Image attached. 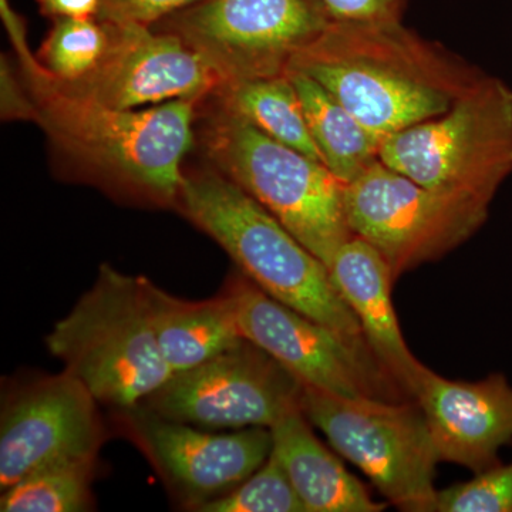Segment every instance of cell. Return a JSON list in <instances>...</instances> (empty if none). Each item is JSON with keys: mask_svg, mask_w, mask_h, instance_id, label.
<instances>
[{"mask_svg": "<svg viewBox=\"0 0 512 512\" xmlns=\"http://www.w3.org/2000/svg\"><path fill=\"white\" fill-rule=\"evenodd\" d=\"M373 134L440 116L484 73L400 22H339L293 60Z\"/></svg>", "mask_w": 512, "mask_h": 512, "instance_id": "1", "label": "cell"}, {"mask_svg": "<svg viewBox=\"0 0 512 512\" xmlns=\"http://www.w3.org/2000/svg\"><path fill=\"white\" fill-rule=\"evenodd\" d=\"M178 202L262 292L370 349L328 266L241 187L215 171L185 175Z\"/></svg>", "mask_w": 512, "mask_h": 512, "instance_id": "2", "label": "cell"}, {"mask_svg": "<svg viewBox=\"0 0 512 512\" xmlns=\"http://www.w3.org/2000/svg\"><path fill=\"white\" fill-rule=\"evenodd\" d=\"M35 117L73 157L161 204L178 202L197 100L116 109L63 92L28 62Z\"/></svg>", "mask_w": 512, "mask_h": 512, "instance_id": "3", "label": "cell"}, {"mask_svg": "<svg viewBox=\"0 0 512 512\" xmlns=\"http://www.w3.org/2000/svg\"><path fill=\"white\" fill-rule=\"evenodd\" d=\"M144 279L101 265L92 288L46 336L64 370L117 412L143 403L173 375L158 346Z\"/></svg>", "mask_w": 512, "mask_h": 512, "instance_id": "4", "label": "cell"}, {"mask_svg": "<svg viewBox=\"0 0 512 512\" xmlns=\"http://www.w3.org/2000/svg\"><path fill=\"white\" fill-rule=\"evenodd\" d=\"M379 160L413 181L491 204L512 174V89L483 74L440 116L384 138Z\"/></svg>", "mask_w": 512, "mask_h": 512, "instance_id": "5", "label": "cell"}, {"mask_svg": "<svg viewBox=\"0 0 512 512\" xmlns=\"http://www.w3.org/2000/svg\"><path fill=\"white\" fill-rule=\"evenodd\" d=\"M208 134L222 175L282 222L326 266L353 237L346 220L345 184L320 161L279 143L224 107Z\"/></svg>", "mask_w": 512, "mask_h": 512, "instance_id": "6", "label": "cell"}, {"mask_svg": "<svg viewBox=\"0 0 512 512\" xmlns=\"http://www.w3.org/2000/svg\"><path fill=\"white\" fill-rule=\"evenodd\" d=\"M301 410L387 503L400 511L436 512L434 474L440 460L414 400L345 397L303 386Z\"/></svg>", "mask_w": 512, "mask_h": 512, "instance_id": "7", "label": "cell"}, {"mask_svg": "<svg viewBox=\"0 0 512 512\" xmlns=\"http://www.w3.org/2000/svg\"><path fill=\"white\" fill-rule=\"evenodd\" d=\"M333 22L323 0H201L153 28L180 37L225 86L288 74Z\"/></svg>", "mask_w": 512, "mask_h": 512, "instance_id": "8", "label": "cell"}, {"mask_svg": "<svg viewBox=\"0 0 512 512\" xmlns=\"http://www.w3.org/2000/svg\"><path fill=\"white\" fill-rule=\"evenodd\" d=\"M346 220L379 251L394 279L468 241L490 204L430 190L377 160L343 187Z\"/></svg>", "mask_w": 512, "mask_h": 512, "instance_id": "9", "label": "cell"}, {"mask_svg": "<svg viewBox=\"0 0 512 512\" xmlns=\"http://www.w3.org/2000/svg\"><path fill=\"white\" fill-rule=\"evenodd\" d=\"M303 384L245 339L201 365L173 373L138 406L201 429H271L301 410Z\"/></svg>", "mask_w": 512, "mask_h": 512, "instance_id": "10", "label": "cell"}, {"mask_svg": "<svg viewBox=\"0 0 512 512\" xmlns=\"http://www.w3.org/2000/svg\"><path fill=\"white\" fill-rule=\"evenodd\" d=\"M242 336L264 349L303 386L345 397L409 400L365 346L276 301L247 276L225 285Z\"/></svg>", "mask_w": 512, "mask_h": 512, "instance_id": "11", "label": "cell"}, {"mask_svg": "<svg viewBox=\"0 0 512 512\" xmlns=\"http://www.w3.org/2000/svg\"><path fill=\"white\" fill-rule=\"evenodd\" d=\"M104 439L99 402L72 373L19 383L3 393L0 490L43 468L97 460Z\"/></svg>", "mask_w": 512, "mask_h": 512, "instance_id": "12", "label": "cell"}, {"mask_svg": "<svg viewBox=\"0 0 512 512\" xmlns=\"http://www.w3.org/2000/svg\"><path fill=\"white\" fill-rule=\"evenodd\" d=\"M127 436L163 478L181 507L200 511L231 493L268 460L274 447L268 427L210 433L163 419L141 406L119 410Z\"/></svg>", "mask_w": 512, "mask_h": 512, "instance_id": "13", "label": "cell"}, {"mask_svg": "<svg viewBox=\"0 0 512 512\" xmlns=\"http://www.w3.org/2000/svg\"><path fill=\"white\" fill-rule=\"evenodd\" d=\"M109 49L92 73L73 83L52 80L63 92L116 109H141L173 100H200L221 89L214 69L173 33L111 25Z\"/></svg>", "mask_w": 512, "mask_h": 512, "instance_id": "14", "label": "cell"}, {"mask_svg": "<svg viewBox=\"0 0 512 512\" xmlns=\"http://www.w3.org/2000/svg\"><path fill=\"white\" fill-rule=\"evenodd\" d=\"M412 399L426 416L437 456L483 473L501 463V448L512 443V386L493 373L477 382L446 379L423 366Z\"/></svg>", "mask_w": 512, "mask_h": 512, "instance_id": "15", "label": "cell"}, {"mask_svg": "<svg viewBox=\"0 0 512 512\" xmlns=\"http://www.w3.org/2000/svg\"><path fill=\"white\" fill-rule=\"evenodd\" d=\"M330 279L356 316L367 345L384 372L412 399L423 363L410 352L392 301L396 279L389 264L365 239L353 235L336 252Z\"/></svg>", "mask_w": 512, "mask_h": 512, "instance_id": "16", "label": "cell"}, {"mask_svg": "<svg viewBox=\"0 0 512 512\" xmlns=\"http://www.w3.org/2000/svg\"><path fill=\"white\" fill-rule=\"evenodd\" d=\"M302 410L271 427L272 454L284 468L306 512H382L387 504L373 500L365 485L349 473L313 433Z\"/></svg>", "mask_w": 512, "mask_h": 512, "instance_id": "17", "label": "cell"}, {"mask_svg": "<svg viewBox=\"0 0 512 512\" xmlns=\"http://www.w3.org/2000/svg\"><path fill=\"white\" fill-rule=\"evenodd\" d=\"M161 355L178 373L207 362L244 342L231 293L187 301L144 279Z\"/></svg>", "mask_w": 512, "mask_h": 512, "instance_id": "18", "label": "cell"}, {"mask_svg": "<svg viewBox=\"0 0 512 512\" xmlns=\"http://www.w3.org/2000/svg\"><path fill=\"white\" fill-rule=\"evenodd\" d=\"M305 111L306 123L323 163L343 184L379 160L382 141L322 84L301 70H288Z\"/></svg>", "mask_w": 512, "mask_h": 512, "instance_id": "19", "label": "cell"}, {"mask_svg": "<svg viewBox=\"0 0 512 512\" xmlns=\"http://www.w3.org/2000/svg\"><path fill=\"white\" fill-rule=\"evenodd\" d=\"M220 90L228 110L244 117L266 136L323 163L288 74L229 83Z\"/></svg>", "mask_w": 512, "mask_h": 512, "instance_id": "20", "label": "cell"}, {"mask_svg": "<svg viewBox=\"0 0 512 512\" xmlns=\"http://www.w3.org/2000/svg\"><path fill=\"white\" fill-rule=\"evenodd\" d=\"M97 460L59 464L29 474L2 491V512H84L93 508Z\"/></svg>", "mask_w": 512, "mask_h": 512, "instance_id": "21", "label": "cell"}, {"mask_svg": "<svg viewBox=\"0 0 512 512\" xmlns=\"http://www.w3.org/2000/svg\"><path fill=\"white\" fill-rule=\"evenodd\" d=\"M40 49L43 70L59 83H73L96 69L110 46L107 23L99 19H55Z\"/></svg>", "mask_w": 512, "mask_h": 512, "instance_id": "22", "label": "cell"}, {"mask_svg": "<svg viewBox=\"0 0 512 512\" xmlns=\"http://www.w3.org/2000/svg\"><path fill=\"white\" fill-rule=\"evenodd\" d=\"M198 512H306V508L271 453L244 483Z\"/></svg>", "mask_w": 512, "mask_h": 512, "instance_id": "23", "label": "cell"}, {"mask_svg": "<svg viewBox=\"0 0 512 512\" xmlns=\"http://www.w3.org/2000/svg\"><path fill=\"white\" fill-rule=\"evenodd\" d=\"M436 512H512V461L439 490Z\"/></svg>", "mask_w": 512, "mask_h": 512, "instance_id": "24", "label": "cell"}, {"mask_svg": "<svg viewBox=\"0 0 512 512\" xmlns=\"http://www.w3.org/2000/svg\"><path fill=\"white\" fill-rule=\"evenodd\" d=\"M201 0H101L99 20L111 25L153 28L161 20Z\"/></svg>", "mask_w": 512, "mask_h": 512, "instance_id": "25", "label": "cell"}, {"mask_svg": "<svg viewBox=\"0 0 512 512\" xmlns=\"http://www.w3.org/2000/svg\"><path fill=\"white\" fill-rule=\"evenodd\" d=\"M339 22H400L409 0H323Z\"/></svg>", "mask_w": 512, "mask_h": 512, "instance_id": "26", "label": "cell"}, {"mask_svg": "<svg viewBox=\"0 0 512 512\" xmlns=\"http://www.w3.org/2000/svg\"><path fill=\"white\" fill-rule=\"evenodd\" d=\"M40 12L50 19H97L101 0H36Z\"/></svg>", "mask_w": 512, "mask_h": 512, "instance_id": "27", "label": "cell"}]
</instances>
